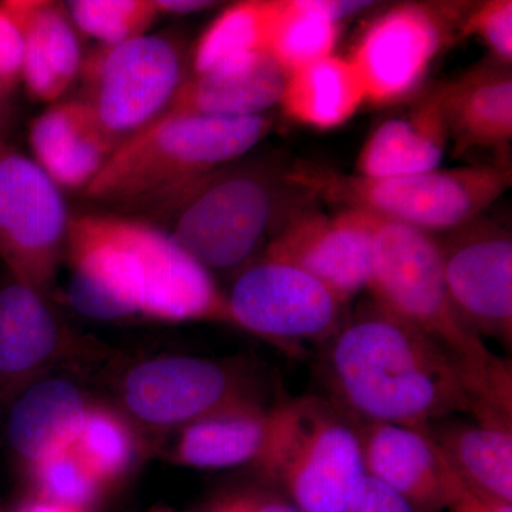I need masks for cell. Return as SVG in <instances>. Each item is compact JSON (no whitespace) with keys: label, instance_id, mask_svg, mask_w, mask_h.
<instances>
[{"label":"cell","instance_id":"1","mask_svg":"<svg viewBox=\"0 0 512 512\" xmlns=\"http://www.w3.org/2000/svg\"><path fill=\"white\" fill-rule=\"evenodd\" d=\"M326 399L356 423L426 431L454 414L497 413L481 384L434 340L370 301L325 340Z\"/></svg>","mask_w":512,"mask_h":512},{"label":"cell","instance_id":"2","mask_svg":"<svg viewBox=\"0 0 512 512\" xmlns=\"http://www.w3.org/2000/svg\"><path fill=\"white\" fill-rule=\"evenodd\" d=\"M67 303L86 318L231 325L227 293L167 231L137 215H74L67 234Z\"/></svg>","mask_w":512,"mask_h":512},{"label":"cell","instance_id":"3","mask_svg":"<svg viewBox=\"0 0 512 512\" xmlns=\"http://www.w3.org/2000/svg\"><path fill=\"white\" fill-rule=\"evenodd\" d=\"M271 130L265 114L160 117L117 146L83 195L120 214H147L195 181L237 163Z\"/></svg>","mask_w":512,"mask_h":512},{"label":"cell","instance_id":"4","mask_svg":"<svg viewBox=\"0 0 512 512\" xmlns=\"http://www.w3.org/2000/svg\"><path fill=\"white\" fill-rule=\"evenodd\" d=\"M372 217V269L367 286L372 301L450 353L491 400L511 406V362L494 355L458 318L444 282L436 235Z\"/></svg>","mask_w":512,"mask_h":512},{"label":"cell","instance_id":"5","mask_svg":"<svg viewBox=\"0 0 512 512\" xmlns=\"http://www.w3.org/2000/svg\"><path fill=\"white\" fill-rule=\"evenodd\" d=\"M286 183L329 202L370 212L427 234H446L483 217L512 184L511 165H468L450 170L366 178L320 165H295Z\"/></svg>","mask_w":512,"mask_h":512},{"label":"cell","instance_id":"6","mask_svg":"<svg viewBox=\"0 0 512 512\" xmlns=\"http://www.w3.org/2000/svg\"><path fill=\"white\" fill-rule=\"evenodd\" d=\"M234 164L188 185L143 217L211 272L244 269L278 229L281 192L275 178L256 165Z\"/></svg>","mask_w":512,"mask_h":512},{"label":"cell","instance_id":"7","mask_svg":"<svg viewBox=\"0 0 512 512\" xmlns=\"http://www.w3.org/2000/svg\"><path fill=\"white\" fill-rule=\"evenodd\" d=\"M301 512H348L366 476L355 420L326 397L276 404L258 466Z\"/></svg>","mask_w":512,"mask_h":512},{"label":"cell","instance_id":"8","mask_svg":"<svg viewBox=\"0 0 512 512\" xmlns=\"http://www.w3.org/2000/svg\"><path fill=\"white\" fill-rule=\"evenodd\" d=\"M124 414L140 426L180 431L244 404L264 403L255 370L242 360L165 355L128 367L117 386Z\"/></svg>","mask_w":512,"mask_h":512},{"label":"cell","instance_id":"9","mask_svg":"<svg viewBox=\"0 0 512 512\" xmlns=\"http://www.w3.org/2000/svg\"><path fill=\"white\" fill-rule=\"evenodd\" d=\"M183 47L167 35L97 46L84 57L82 100L117 144L153 124L187 80Z\"/></svg>","mask_w":512,"mask_h":512},{"label":"cell","instance_id":"10","mask_svg":"<svg viewBox=\"0 0 512 512\" xmlns=\"http://www.w3.org/2000/svg\"><path fill=\"white\" fill-rule=\"evenodd\" d=\"M72 215L45 171L0 137V259L10 278L50 296Z\"/></svg>","mask_w":512,"mask_h":512},{"label":"cell","instance_id":"11","mask_svg":"<svg viewBox=\"0 0 512 512\" xmlns=\"http://www.w3.org/2000/svg\"><path fill=\"white\" fill-rule=\"evenodd\" d=\"M231 326L276 345L325 342L342 322L345 303L298 266L262 255L227 293Z\"/></svg>","mask_w":512,"mask_h":512},{"label":"cell","instance_id":"12","mask_svg":"<svg viewBox=\"0 0 512 512\" xmlns=\"http://www.w3.org/2000/svg\"><path fill=\"white\" fill-rule=\"evenodd\" d=\"M439 242L451 305L481 339L512 342V237L504 225L480 217L446 232Z\"/></svg>","mask_w":512,"mask_h":512},{"label":"cell","instance_id":"13","mask_svg":"<svg viewBox=\"0 0 512 512\" xmlns=\"http://www.w3.org/2000/svg\"><path fill=\"white\" fill-rule=\"evenodd\" d=\"M450 6L402 3L372 20L349 60L366 103L392 106L416 94L450 39Z\"/></svg>","mask_w":512,"mask_h":512},{"label":"cell","instance_id":"14","mask_svg":"<svg viewBox=\"0 0 512 512\" xmlns=\"http://www.w3.org/2000/svg\"><path fill=\"white\" fill-rule=\"evenodd\" d=\"M49 298L9 275L0 285V403H12L57 367L99 353L73 332Z\"/></svg>","mask_w":512,"mask_h":512},{"label":"cell","instance_id":"15","mask_svg":"<svg viewBox=\"0 0 512 512\" xmlns=\"http://www.w3.org/2000/svg\"><path fill=\"white\" fill-rule=\"evenodd\" d=\"M373 217L343 208L335 215L296 212L276 229L264 255L308 272L343 303L367 291L372 269Z\"/></svg>","mask_w":512,"mask_h":512},{"label":"cell","instance_id":"16","mask_svg":"<svg viewBox=\"0 0 512 512\" xmlns=\"http://www.w3.org/2000/svg\"><path fill=\"white\" fill-rule=\"evenodd\" d=\"M367 476L382 481L417 512L446 510L451 470L427 431L357 423Z\"/></svg>","mask_w":512,"mask_h":512},{"label":"cell","instance_id":"17","mask_svg":"<svg viewBox=\"0 0 512 512\" xmlns=\"http://www.w3.org/2000/svg\"><path fill=\"white\" fill-rule=\"evenodd\" d=\"M117 146L79 99L50 106L29 127L32 160L62 191L84 192Z\"/></svg>","mask_w":512,"mask_h":512},{"label":"cell","instance_id":"18","mask_svg":"<svg viewBox=\"0 0 512 512\" xmlns=\"http://www.w3.org/2000/svg\"><path fill=\"white\" fill-rule=\"evenodd\" d=\"M23 37L22 83L29 96L53 103L66 94L82 72L79 32L66 6L49 0H6Z\"/></svg>","mask_w":512,"mask_h":512},{"label":"cell","instance_id":"19","mask_svg":"<svg viewBox=\"0 0 512 512\" xmlns=\"http://www.w3.org/2000/svg\"><path fill=\"white\" fill-rule=\"evenodd\" d=\"M285 80L284 70L266 53L238 57L187 77L163 116H264L281 103Z\"/></svg>","mask_w":512,"mask_h":512},{"label":"cell","instance_id":"20","mask_svg":"<svg viewBox=\"0 0 512 512\" xmlns=\"http://www.w3.org/2000/svg\"><path fill=\"white\" fill-rule=\"evenodd\" d=\"M456 153L505 150L512 138L510 66L491 60L436 86Z\"/></svg>","mask_w":512,"mask_h":512},{"label":"cell","instance_id":"21","mask_svg":"<svg viewBox=\"0 0 512 512\" xmlns=\"http://www.w3.org/2000/svg\"><path fill=\"white\" fill-rule=\"evenodd\" d=\"M448 128L436 87L402 116L384 120L360 148L356 175L402 177L437 170L446 154Z\"/></svg>","mask_w":512,"mask_h":512},{"label":"cell","instance_id":"22","mask_svg":"<svg viewBox=\"0 0 512 512\" xmlns=\"http://www.w3.org/2000/svg\"><path fill=\"white\" fill-rule=\"evenodd\" d=\"M90 402L79 384L47 376L10 403L6 436L26 468L73 447Z\"/></svg>","mask_w":512,"mask_h":512},{"label":"cell","instance_id":"23","mask_svg":"<svg viewBox=\"0 0 512 512\" xmlns=\"http://www.w3.org/2000/svg\"><path fill=\"white\" fill-rule=\"evenodd\" d=\"M274 419L275 406L252 403L195 421L178 431L174 463L201 470L258 466L271 439Z\"/></svg>","mask_w":512,"mask_h":512},{"label":"cell","instance_id":"24","mask_svg":"<svg viewBox=\"0 0 512 512\" xmlns=\"http://www.w3.org/2000/svg\"><path fill=\"white\" fill-rule=\"evenodd\" d=\"M426 431L467 487L512 503V421L444 419Z\"/></svg>","mask_w":512,"mask_h":512},{"label":"cell","instance_id":"25","mask_svg":"<svg viewBox=\"0 0 512 512\" xmlns=\"http://www.w3.org/2000/svg\"><path fill=\"white\" fill-rule=\"evenodd\" d=\"M366 103L365 90L349 59L328 56L286 74L281 106L296 123L332 130Z\"/></svg>","mask_w":512,"mask_h":512},{"label":"cell","instance_id":"26","mask_svg":"<svg viewBox=\"0 0 512 512\" xmlns=\"http://www.w3.org/2000/svg\"><path fill=\"white\" fill-rule=\"evenodd\" d=\"M340 23L319 15L308 0H274L266 55L285 74L332 56Z\"/></svg>","mask_w":512,"mask_h":512},{"label":"cell","instance_id":"27","mask_svg":"<svg viewBox=\"0 0 512 512\" xmlns=\"http://www.w3.org/2000/svg\"><path fill=\"white\" fill-rule=\"evenodd\" d=\"M274 0H247L222 9L198 37L192 50L194 74L252 55L266 53Z\"/></svg>","mask_w":512,"mask_h":512},{"label":"cell","instance_id":"28","mask_svg":"<svg viewBox=\"0 0 512 512\" xmlns=\"http://www.w3.org/2000/svg\"><path fill=\"white\" fill-rule=\"evenodd\" d=\"M74 450L103 487L116 483L133 466L137 440L126 414L90 403Z\"/></svg>","mask_w":512,"mask_h":512},{"label":"cell","instance_id":"29","mask_svg":"<svg viewBox=\"0 0 512 512\" xmlns=\"http://www.w3.org/2000/svg\"><path fill=\"white\" fill-rule=\"evenodd\" d=\"M74 28L113 46L147 35L160 13L156 0H70L64 2Z\"/></svg>","mask_w":512,"mask_h":512},{"label":"cell","instance_id":"30","mask_svg":"<svg viewBox=\"0 0 512 512\" xmlns=\"http://www.w3.org/2000/svg\"><path fill=\"white\" fill-rule=\"evenodd\" d=\"M28 471L37 497L83 510L104 488L73 447L39 461Z\"/></svg>","mask_w":512,"mask_h":512},{"label":"cell","instance_id":"31","mask_svg":"<svg viewBox=\"0 0 512 512\" xmlns=\"http://www.w3.org/2000/svg\"><path fill=\"white\" fill-rule=\"evenodd\" d=\"M463 36H476L490 50L495 62L511 66L512 2L490 0L474 6L461 22Z\"/></svg>","mask_w":512,"mask_h":512},{"label":"cell","instance_id":"32","mask_svg":"<svg viewBox=\"0 0 512 512\" xmlns=\"http://www.w3.org/2000/svg\"><path fill=\"white\" fill-rule=\"evenodd\" d=\"M23 37L0 2V80L10 93L22 82Z\"/></svg>","mask_w":512,"mask_h":512},{"label":"cell","instance_id":"33","mask_svg":"<svg viewBox=\"0 0 512 512\" xmlns=\"http://www.w3.org/2000/svg\"><path fill=\"white\" fill-rule=\"evenodd\" d=\"M348 512H417L409 501L376 478L363 477Z\"/></svg>","mask_w":512,"mask_h":512},{"label":"cell","instance_id":"34","mask_svg":"<svg viewBox=\"0 0 512 512\" xmlns=\"http://www.w3.org/2000/svg\"><path fill=\"white\" fill-rule=\"evenodd\" d=\"M446 510L448 512H512V503L495 500L471 490L453 473L450 488H448Z\"/></svg>","mask_w":512,"mask_h":512},{"label":"cell","instance_id":"35","mask_svg":"<svg viewBox=\"0 0 512 512\" xmlns=\"http://www.w3.org/2000/svg\"><path fill=\"white\" fill-rule=\"evenodd\" d=\"M308 3L319 15L338 23L340 20L359 15L375 5L373 2H359V0H308Z\"/></svg>","mask_w":512,"mask_h":512},{"label":"cell","instance_id":"36","mask_svg":"<svg viewBox=\"0 0 512 512\" xmlns=\"http://www.w3.org/2000/svg\"><path fill=\"white\" fill-rule=\"evenodd\" d=\"M217 5V2H208V0H156L160 16L192 15V13L204 12V10Z\"/></svg>","mask_w":512,"mask_h":512},{"label":"cell","instance_id":"37","mask_svg":"<svg viewBox=\"0 0 512 512\" xmlns=\"http://www.w3.org/2000/svg\"><path fill=\"white\" fill-rule=\"evenodd\" d=\"M16 512H86L83 508L70 507L53 501L45 500V498L36 497L22 505Z\"/></svg>","mask_w":512,"mask_h":512},{"label":"cell","instance_id":"38","mask_svg":"<svg viewBox=\"0 0 512 512\" xmlns=\"http://www.w3.org/2000/svg\"><path fill=\"white\" fill-rule=\"evenodd\" d=\"M252 512H301L295 505L282 498H265L262 501L252 500Z\"/></svg>","mask_w":512,"mask_h":512},{"label":"cell","instance_id":"39","mask_svg":"<svg viewBox=\"0 0 512 512\" xmlns=\"http://www.w3.org/2000/svg\"><path fill=\"white\" fill-rule=\"evenodd\" d=\"M215 512H252V500L239 498V500L229 501Z\"/></svg>","mask_w":512,"mask_h":512},{"label":"cell","instance_id":"40","mask_svg":"<svg viewBox=\"0 0 512 512\" xmlns=\"http://www.w3.org/2000/svg\"><path fill=\"white\" fill-rule=\"evenodd\" d=\"M10 94L12 93L6 89L5 84L0 80V137H3L2 128L3 124H5L6 116H8V101Z\"/></svg>","mask_w":512,"mask_h":512},{"label":"cell","instance_id":"41","mask_svg":"<svg viewBox=\"0 0 512 512\" xmlns=\"http://www.w3.org/2000/svg\"><path fill=\"white\" fill-rule=\"evenodd\" d=\"M151 512H173V511L167 510V508H157V510H153Z\"/></svg>","mask_w":512,"mask_h":512}]
</instances>
